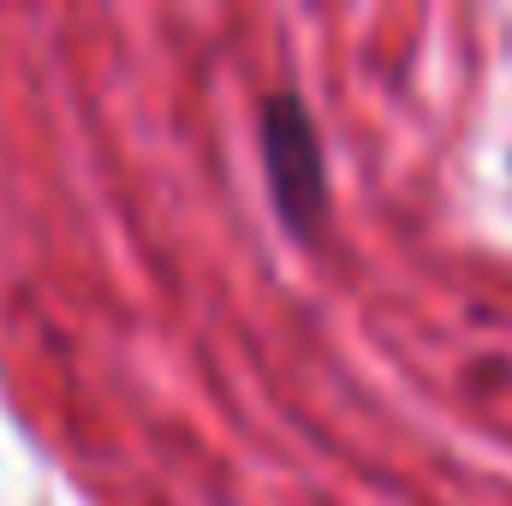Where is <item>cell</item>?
Masks as SVG:
<instances>
[{
  "label": "cell",
  "instance_id": "obj_1",
  "mask_svg": "<svg viewBox=\"0 0 512 506\" xmlns=\"http://www.w3.org/2000/svg\"><path fill=\"white\" fill-rule=\"evenodd\" d=\"M256 143H262V173H268L274 215L286 221V233L310 239L328 215V155H322L316 114L304 108L298 90H274L262 102Z\"/></svg>",
  "mask_w": 512,
  "mask_h": 506
}]
</instances>
